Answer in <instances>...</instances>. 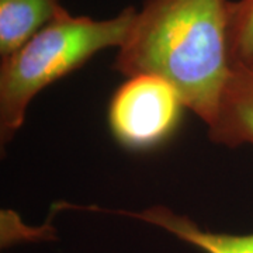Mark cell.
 I'll use <instances>...</instances> for the list:
<instances>
[{
  "instance_id": "5b68a950",
  "label": "cell",
  "mask_w": 253,
  "mask_h": 253,
  "mask_svg": "<svg viewBox=\"0 0 253 253\" xmlns=\"http://www.w3.org/2000/svg\"><path fill=\"white\" fill-rule=\"evenodd\" d=\"M208 136L228 148L253 145V73L232 69Z\"/></svg>"
},
{
  "instance_id": "8992f818",
  "label": "cell",
  "mask_w": 253,
  "mask_h": 253,
  "mask_svg": "<svg viewBox=\"0 0 253 253\" xmlns=\"http://www.w3.org/2000/svg\"><path fill=\"white\" fill-rule=\"evenodd\" d=\"M62 7L61 0H0V58L24 45Z\"/></svg>"
},
{
  "instance_id": "6da1fadb",
  "label": "cell",
  "mask_w": 253,
  "mask_h": 253,
  "mask_svg": "<svg viewBox=\"0 0 253 253\" xmlns=\"http://www.w3.org/2000/svg\"><path fill=\"white\" fill-rule=\"evenodd\" d=\"M228 4L229 0H145L113 69L126 78L155 75L168 81L210 126L232 73Z\"/></svg>"
},
{
  "instance_id": "277c9868",
  "label": "cell",
  "mask_w": 253,
  "mask_h": 253,
  "mask_svg": "<svg viewBox=\"0 0 253 253\" xmlns=\"http://www.w3.org/2000/svg\"><path fill=\"white\" fill-rule=\"evenodd\" d=\"M97 210L135 218L149 225L158 226L204 253H253V232L236 235L204 229L190 217L179 214L165 206H152L138 212L124 210Z\"/></svg>"
},
{
  "instance_id": "52a82bcc",
  "label": "cell",
  "mask_w": 253,
  "mask_h": 253,
  "mask_svg": "<svg viewBox=\"0 0 253 253\" xmlns=\"http://www.w3.org/2000/svg\"><path fill=\"white\" fill-rule=\"evenodd\" d=\"M228 52L232 69L253 73V0H229Z\"/></svg>"
},
{
  "instance_id": "3957f363",
  "label": "cell",
  "mask_w": 253,
  "mask_h": 253,
  "mask_svg": "<svg viewBox=\"0 0 253 253\" xmlns=\"http://www.w3.org/2000/svg\"><path fill=\"white\" fill-rule=\"evenodd\" d=\"M179 91L155 75L126 78L114 91L107 110L114 139L129 151H151L176 132L184 109Z\"/></svg>"
},
{
  "instance_id": "7a4b0ae2",
  "label": "cell",
  "mask_w": 253,
  "mask_h": 253,
  "mask_svg": "<svg viewBox=\"0 0 253 253\" xmlns=\"http://www.w3.org/2000/svg\"><path fill=\"white\" fill-rule=\"evenodd\" d=\"M136 9L96 20L59 10L24 45L0 61V142L9 144L23 126L38 93L78 71L93 56L126 42Z\"/></svg>"
}]
</instances>
